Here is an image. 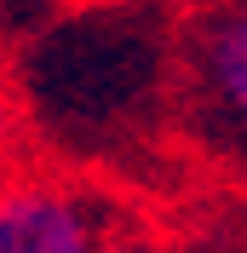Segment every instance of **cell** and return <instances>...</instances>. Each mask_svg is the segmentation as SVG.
Segmentation results:
<instances>
[{"label":"cell","mask_w":247,"mask_h":253,"mask_svg":"<svg viewBox=\"0 0 247 253\" xmlns=\"http://www.w3.org/2000/svg\"><path fill=\"white\" fill-rule=\"evenodd\" d=\"M104 253H167V248H161V242H150V236H109Z\"/></svg>","instance_id":"4"},{"label":"cell","mask_w":247,"mask_h":253,"mask_svg":"<svg viewBox=\"0 0 247 253\" xmlns=\"http://www.w3.org/2000/svg\"><path fill=\"white\" fill-rule=\"evenodd\" d=\"M196 92L201 110L230 144L247 150V0L224 6L196 35Z\"/></svg>","instance_id":"2"},{"label":"cell","mask_w":247,"mask_h":253,"mask_svg":"<svg viewBox=\"0 0 247 253\" xmlns=\"http://www.w3.org/2000/svg\"><path fill=\"white\" fill-rule=\"evenodd\" d=\"M12 150H17V104H12V92H6V86H0V173H6Z\"/></svg>","instance_id":"3"},{"label":"cell","mask_w":247,"mask_h":253,"mask_svg":"<svg viewBox=\"0 0 247 253\" xmlns=\"http://www.w3.org/2000/svg\"><path fill=\"white\" fill-rule=\"evenodd\" d=\"M109 230L75 184L6 178L0 184V253H104Z\"/></svg>","instance_id":"1"}]
</instances>
